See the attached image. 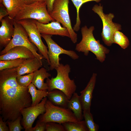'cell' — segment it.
I'll return each instance as SVG.
<instances>
[{
    "label": "cell",
    "instance_id": "1",
    "mask_svg": "<svg viewBox=\"0 0 131 131\" xmlns=\"http://www.w3.org/2000/svg\"><path fill=\"white\" fill-rule=\"evenodd\" d=\"M18 67L0 71V112L6 122L21 116L23 109L31 106L32 99L28 87L17 82Z\"/></svg>",
    "mask_w": 131,
    "mask_h": 131
},
{
    "label": "cell",
    "instance_id": "2",
    "mask_svg": "<svg viewBox=\"0 0 131 131\" xmlns=\"http://www.w3.org/2000/svg\"><path fill=\"white\" fill-rule=\"evenodd\" d=\"M94 29L93 26L89 28L86 26L82 28V39L76 44L75 49L79 52L83 53L86 56L90 51L95 55L97 60L102 63L105 60L106 55L109 53L110 50L100 44L99 40L96 39L93 34Z\"/></svg>",
    "mask_w": 131,
    "mask_h": 131
},
{
    "label": "cell",
    "instance_id": "3",
    "mask_svg": "<svg viewBox=\"0 0 131 131\" xmlns=\"http://www.w3.org/2000/svg\"><path fill=\"white\" fill-rule=\"evenodd\" d=\"M56 70L57 75L50 79H47L46 83L48 88V91L55 89H58L63 92L69 99L75 92L77 87L74 80L71 79L69 76L71 71L70 65L60 63Z\"/></svg>",
    "mask_w": 131,
    "mask_h": 131
},
{
    "label": "cell",
    "instance_id": "4",
    "mask_svg": "<svg viewBox=\"0 0 131 131\" xmlns=\"http://www.w3.org/2000/svg\"><path fill=\"white\" fill-rule=\"evenodd\" d=\"M27 19H34L43 24L55 21L48 11L46 2L37 1L30 4H25L14 19L18 21Z\"/></svg>",
    "mask_w": 131,
    "mask_h": 131
},
{
    "label": "cell",
    "instance_id": "5",
    "mask_svg": "<svg viewBox=\"0 0 131 131\" xmlns=\"http://www.w3.org/2000/svg\"><path fill=\"white\" fill-rule=\"evenodd\" d=\"M45 107V112L39 117V120L41 122L62 124L78 121L73 112L68 108L55 105L48 100L46 101Z\"/></svg>",
    "mask_w": 131,
    "mask_h": 131
},
{
    "label": "cell",
    "instance_id": "6",
    "mask_svg": "<svg viewBox=\"0 0 131 131\" xmlns=\"http://www.w3.org/2000/svg\"><path fill=\"white\" fill-rule=\"evenodd\" d=\"M69 0H55L52 10L49 14L55 21L59 22L68 30L71 40L75 43L77 41V34L71 25L69 12Z\"/></svg>",
    "mask_w": 131,
    "mask_h": 131
},
{
    "label": "cell",
    "instance_id": "7",
    "mask_svg": "<svg viewBox=\"0 0 131 131\" xmlns=\"http://www.w3.org/2000/svg\"><path fill=\"white\" fill-rule=\"evenodd\" d=\"M14 32L12 38L8 44L0 53L1 55L6 53L12 48L17 46L25 47L31 51L35 57L41 62L44 58L37 52V49L28 38V35L24 27L16 21L14 19Z\"/></svg>",
    "mask_w": 131,
    "mask_h": 131
},
{
    "label": "cell",
    "instance_id": "8",
    "mask_svg": "<svg viewBox=\"0 0 131 131\" xmlns=\"http://www.w3.org/2000/svg\"><path fill=\"white\" fill-rule=\"evenodd\" d=\"M92 10L99 16L102 21L103 27L101 35L103 41L107 46H111L113 43V37L115 32L122 29L121 25L113 22L115 17L114 14L110 13L106 14L104 13L103 7L101 4L99 5H95Z\"/></svg>",
    "mask_w": 131,
    "mask_h": 131
},
{
    "label": "cell",
    "instance_id": "9",
    "mask_svg": "<svg viewBox=\"0 0 131 131\" xmlns=\"http://www.w3.org/2000/svg\"><path fill=\"white\" fill-rule=\"evenodd\" d=\"M41 37L44 39L48 46V54L50 61L49 69H56L60 65L59 56L65 54L75 60L79 58V56L74 51L65 49L55 42L51 38L52 35L41 33Z\"/></svg>",
    "mask_w": 131,
    "mask_h": 131
},
{
    "label": "cell",
    "instance_id": "10",
    "mask_svg": "<svg viewBox=\"0 0 131 131\" xmlns=\"http://www.w3.org/2000/svg\"><path fill=\"white\" fill-rule=\"evenodd\" d=\"M16 21L25 28L30 41L38 49L49 65L50 61L48 54V47L42 40L41 33L38 28L34 20L27 19Z\"/></svg>",
    "mask_w": 131,
    "mask_h": 131
},
{
    "label": "cell",
    "instance_id": "11",
    "mask_svg": "<svg viewBox=\"0 0 131 131\" xmlns=\"http://www.w3.org/2000/svg\"><path fill=\"white\" fill-rule=\"evenodd\" d=\"M47 97L43 98L37 105L23 109L21 111L23 118L22 123L25 131H31L33 124L37 117L46 111Z\"/></svg>",
    "mask_w": 131,
    "mask_h": 131
},
{
    "label": "cell",
    "instance_id": "12",
    "mask_svg": "<svg viewBox=\"0 0 131 131\" xmlns=\"http://www.w3.org/2000/svg\"><path fill=\"white\" fill-rule=\"evenodd\" d=\"M35 21L38 28L41 33L51 35H56L70 38V35L68 30L62 26L60 23L56 21H52L47 24H43L36 20Z\"/></svg>",
    "mask_w": 131,
    "mask_h": 131
},
{
    "label": "cell",
    "instance_id": "13",
    "mask_svg": "<svg viewBox=\"0 0 131 131\" xmlns=\"http://www.w3.org/2000/svg\"><path fill=\"white\" fill-rule=\"evenodd\" d=\"M0 44L6 47L11 40L14 34L15 28L14 19L6 16L0 21Z\"/></svg>",
    "mask_w": 131,
    "mask_h": 131
},
{
    "label": "cell",
    "instance_id": "14",
    "mask_svg": "<svg viewBox=\"0 0 131 131\" xmlns=\"http://www.w3.org/2000/svg\"><path fill=\"white\" fill-rule=\"evenodd\" d=\"M97 74L93 73L85 88L80 92V99L83 111H90L92 94L96 84Z\"/></svg>",
    "mask_w": 131,
    "mask_h": 131
},
{
    "label": "cell",
    "instance_id": "15",
    "mask_svg": "<svg viewBox=\"0 0 131 131\" xmlns=\"http://www.w3.org/2000/svg\"><path fill=\"white\" fill-rule=\"evenodd\" d=\"M35 57L31 50L23 46H17L11 49L0 56V61L23 58H32Z\"/></svg>",
    "mask_w": 131,
    "mask_h": 131
},
{
    "label": "cell",
    "instance_id": "16",
    "mask_svg": "<svg viewBox=\"0 0 131 131\" xmlns=\"http://www.w3.org/2000/svg\"><path fill=\"white\" fill-rule=\"evenodd\" d=\"M42 65V62L35 57L26 59L22 65L18 67L17 75L33 73L41 67Z\"/></svg>",
    "mask_w": 131,
    "mask_h": 131
},
{
    "label": "cell",
    "instance_id": "17",
    "mask_svg": "<svg viewBox=\"0 0 131 131\" xmlns=\"http://www.w3.org/2000/svg\"><path fill=\"white\" fill-rule=\"evenodd\" d=\"M47 98L52 103L55 105L67 108L69 99L62 91L55 89L48 91Z\"/></svg>",
    "mask_w": 131,
    "mask_h": 131
},
{
    "label": "cell",
    "instance_id": "18",
    "mask_svg": "<svg viewBox=\"0 0 131 131\" xmlns=\"http://www.w3.org/2000/svg\"><path fill=\"white\" fill-rule=\"evenodd\" d=\"M6 8L8 16L14 19L18 14L25 4L21 0H0Z\"/></svg>",
    "mask_w": 131,
    "mask_h": 131
},
{
    "label": "cell",
    "instance_id": "19",
    "mask_svg": "<svg viewBox=\"0 0 131 131\" xmlns=\"http://www.w3.org/2000/svg\"><path fill=\"white\" fill-rule=\"evenodd\" d=\"M50 76V74L45 68H41L34 72L32 83L38 90H47L48 86L47 83L44 82V80Z\"/></svg>",
    "mask_w": 131,
    "mask_h": 131
},
{
    "label": "cell",
    "instance_id": "20",
    "mask_svg": "<svg viewBox=\"0 0 131 131\" xmlns=\"http://www.w3.org/2000/svg\"><path fill=\"white\" fill-rule=\"evenodd\" d=\"M67 108L73 112L78 121L82 120L83 117L82 106L80 96L77 93L74 92L69 99Z\"/></svg>",
    "mask_w": 131,
    "mask_h": 131
},
{
    "label": "cell",
    "instance_id": "21",
    "mask_svg": "<svg viewBox=\"0 0 131 131\" xmlns=\"http://www.w3.org/2000/svg\"><path fill=\"white\" fill-rule=\"evenodd\" d=\"M36 87L32 83L28 86V91L32 98L31 106L39 104L44 98L47 97L48 91L47 90H37Z\"/></svg>",
    "mask_w": 131,
    "mask_h": 131
},
{
    "label": "cell",
    "instance_id": "22",
    "mask_svg": "<svg viewBox=\"0 0 131 131\" xmlns=\"http://www.w3.org/2000/svg\"><path fill=\"white\" fill-rule=\"evenodd\" d=\"M62 124L65 131H88L84 120L67 122Z\"/></svg>",
    "mask_w": 131,
    "mask_h": 131
},
{
    "label": "cell",
    "instance_id": "23",
    "mask_svg": "<svg viewBox=\"0 0 131 131\" xmlns=\"http://www.w3.org/2000/svg\"><path fill=\"white\" fill-rule=\"evenodd\" d=\"M75 7L76 10L77 16L76 21L74 25L73 29L75 31L77 32L79 30L81 24L79 17V10L82 5L86 2L95 1L97 2H99L101 0H71Z\"/></svg>",
    "mask_w": 131,
    "mask_h": 131
},
{
    "label": "cell",
    "instance_id": "24",
    "mask_svg": "<svg viewBox=\"0 0 131 131\" xmlns=\"http://www.w3.org/2000/svg\"><path fill=\"white\" fill-rule=\"evenodd\" d=\"M113 41V43L118 44L123 49L127 48L130 44L127 37L119 30H117L115 32Z\"/></svg>",
    "mask_w": 131,
    "mask_h": 131
},
{
    "label": "cell",
    "instance_id": "25",
    "mask_svg": "<svg viewBox=\"0 0 131 131\" xmlns=\"http://www.w3.org/2000/svg\"><path fill=\"white\" fill-rule=\"evenodd\" d=\"M26 59L23 58L0 61V71L3 70L18 67L24 62Z\"/></svg>",
    "mask_w": 131,
    "mask_h": 131
},
{
    "label": "cell",
    "instance_id": "26",
    "mask_svg": "<svg viewBox=\"0 0 131 131\" xmlns=\"http://www.w3.org/2000/svg\"><path fill=\"white\" fill-rule=\"evenodd\" d=\"M83 116L88 131H97L99 126L94 122L92 114L90 111H83Z\"/></svg>",
    "mask_w": 131,
    "mask_h": 131
},
{
    "label": "cell",
    "instance_id": "27",
    "mask_svg": "<svg viewBox=\"0 0 131 131\" xmlns=\"http://www.w3.org/2000/svg\"><path fill=\"white\" fill-rule=\"evenodd\" d=\"M33 75L34 73L24 75H17L16 81L18 83L22 86L28 87L32 83Z\"/></svg>",
    "mask_w": 131,
    "mask_h": 131
},
{
    "label": "cell",
    "instance_id": "28",
    "mask_svg": "<svg viewBox=\"0 0 131 131\" xmlns=\"http://www.w3.org/2000/svg\"><path fill=\"white\" fill-rule=\"evenodd\" d=\"M21 119V116L14 121L7 122L9 131H20L23 129L20 123Z\"/></svg>",
    "mask_w": 131,
    "mask_h": 131
},
{
    "label": "cell",
    "instance_id": "29",
    "mask_svg": "<svg viewBox=\"0 0 131 131\" xmlns=\"http://www.w3.org/2000/svg\"><path fill=\"white\" fill-rule=\"evenodd\" d=\"M46 131H65V128L62 124L54 122H49L46 123Z\"/></svg>",
    "mask_w": 131,
    "mask_h": 131
},
{
    "label": "cell",
    "instance_id": "30",
    "mask_svg": "<svg viewBox=\"0 0 131 131\" xmlns=\"http://www.w3.org/2000/svg\"><path fill=\"white\" fill-rule=\"evenodd\" d=\"M46 123L41 121H37L34 127H33L31 131H44L46 130Z\"/></svg>",
    "mask_w": 131,
    "mask_h": 131
},
{
    "label": "cell",
    "instance_id": "31",
    "mask_svg": "<svg viewBox=\"0 0 131 131\" xmlns=\"http://www.w3.org/2000/svg\"><path fill=\"white\" fill-rule=\"evenodd\" d=\"M7 122L4 121L1 116L0 117V131H9V128L7 126Z\"/></svg>",
    "mask_w": 131,
    "mask_h": 131
},
{
    "label": "cell",
    "instance_id": "32",
    "mask_svg": "<svg viewBox=\"0 0 131 131\" xmlns=\"http://www.w3.org/2000/svg\"><path fill=\"white\" fill-rule=\"evenodd\" d=\"M8 15V13L6 8H5L1 4L0 9V21L3 18Z\"/></svg>",
    "mask_w": 131,
    "mask_h": 131
},
{
    "label": "cell",
    "instance_id": "33",
    "mask_svg": "<svg viewBox=\"0 0 131 131\" xmlns=\"http://www.w3.org/2000/svg\"><path fill=\"white\" fill-rule=\"evenodd\" d=\"M55 0H46L47 7L48 11L49 13L52 11L54 2Z\"/></svg>",
    "mask_w": 131,
    "mask_h": 131
},
{
    "label": "cell",
    "instance_id": "34",
    "mask_svg": "<svg viewBox=\"0 0 131 131\" xmlns=\"http://www.w3.org/2000/svg\"><path fill=\"white\" fill-rule=\"evenodd\" d=\"M25 4L29 5L36 1V0H21Z\"/></svg>",
    "mask_w": 131,
    "mask_h": 131
},
{
    "label": "cell",
    "instance_id": "35",
    "mask_svg": "<svg viewBox=\"0 0 131 131\" xmlns=\"http://www.w3.org/2000/svg\"><path fill=\"white\" fill-rule=\"evenodd\" d=\"M37 1L42 2H46V0H36Z\"/></svg>",
    "mask_w": 131,
    "mask_h": 131
}]
</instances>
